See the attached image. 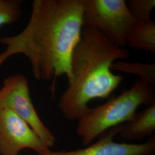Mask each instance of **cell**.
<instances>
[{
  "mask_svg": "<svg viewBox=\"0 0 155 155\" xmlns=\"http://www.w3.org/2000/svg\"><path fill=\"white\" fill-rule=\"evenodd\" d=\"M83 27L93 29L114 45L125 48L134 22L124 0H82Z\"/></svg>",
  "mask_w": 155,
  "mask_h": 155,
  "instance_id": "277c9868",
  "label": "cell"
},
{
  "mask_svg": "<svg viewBox=\"0 0 155 155\" xmlns=\"http://www.w3.org/2000/svg\"><path fill=\"white\" fill-rule=\"evenodd\" d=\"M155 130V103L148 106L144 110L136 113L119 132L124 140H139L151 137Z\"/></svg>",
  "mask_w": 155,
  "mask_h": 155,
  "instance_id": "ba28073f",
  "label": "cell"
},
{
  "mask_svg": "<svg viewBox=\"0 0 155 155\" xmlns=\"http://www.w3.org/2000/svg\"><path fill=\"white\" fill-rule=\"evenodd\" d=\"M129 55L125 48L114 45L94 29L84 28L71 56V80L58 102L67 120L81 119L91 110V101L109 97L123 81L122 75L111 71V65Z\"/></svg>",
  "mask_w": 155,
  "mask_h": 155,
  "instance_id": "7a4b0ae2",
  "label": "cell"
},
{
  "mask_svg": "<svg viewBox=\"0 0 155 155\" xmlns=\"http://www.w3.org/2000/svg\"><path fill=\"white\" fill-rule=\"evenodd\" d=\"M153 103L154 88L137 79L130 88L111 97L105 104L91 108L78 120L77 133L84 145H89L106 130L129 121L139 106H148Z\"/></svg>",
  "mask_w": 155,
  "mask_h": 155,
  "instance_id": "3957f363",
  "label": "cell"
},
{
  "mask_svg": "<svg viewBox=\"0 0 155 155\" xmlns=\"http://www.w3.org/2000/svg\"><path fill=\"white\" fill-rule=\"evenodd\" d=\"M128 10L134 21L150 20V14L155 7V0H129Z\"/></svg>",
  "mask_w": 155,
  "mask_h": 155,
  "instance_id": "8fae6325",
  "label": "cell"
},
{
  "mask_svg": "<svg viewBox=\"0 0 155 155\" xmlns=\"http://www.w3.org/2000/svg\"><path fill=\"white\" fill-rule=\"evenodd\" d=\"M25 148L39 155L50 149L27 122L12 111L0 109V155H18Z\"/></svg>",
  "mask_w": 155,
  "mask_h": 155,
  "instance_id": "8992f818",
  "label": "cell"
},
{
  "mask_svg": "<svg viewBox=\"0 0 155 155\" xmlns=\"http://www.w3.org/2000/svg\"><path fill=\"white\" fill-rule=\"evenodd\" d=\"M82 0H34L26 27L14 36L0 39L6 45L0 54V67L11 56H25L39 81H56L66 75L71 80V59L83 27Z\"/></svg>",
  "mask_w": 155,
  "mask_h": 155,
  "instance_id": "6da1fadb",
  "label": "cell"
},
{
  "mask_svg": "<svg viewBox=\"0 0 155 155\" xmlns=\"http://www.w3.org/2000/svg\"><path fill=\"white\" fill-rule=\"evenodd\" d=\"M127 44L133 50L155 54V24L151 19L134 21L127 38Z\"/></svg>",
  "mask_w": 155,
  "mask_h": 155,
  "instance_id": "9c48e42d",
  "label": "cell"
},
{
  "mask_svg": "<svg viewBox=\"0 0 155 155\" xmlns=\"http://www.w3.org/2000/svg\"><path fill=\"white\" fill-rule=\"evenodd\" d=\"M121 125L102 133L94 144L81 150L54 152L50 149L40 155H153L155 152V135L142 144L118 143L114 137L120 132Z\"/></svg>",
  "mask_w": 155,
  "mask_h": 155,
  "instance_id": "52a82bcc",
  "label": "cell"
},
{
  "mask_svg": "<svg viewBox=\"0 0 155 155\" xmlns=\"http://www.w3.org/2000/svg\"><path fill=\"white\" fill-rule=\"evenodd\" d=\"M21 1L0 0V27L17 21L21 13Z\"/></svg>",
  "mask_w": 155,
  "mask_h": 155,
  "instance_id": "7c38bea8",
  "label": "cell"
},
{
  "mask_svg": "<svg viewBox=\"0 0 155 155\" xmlns=\"http://www.w3.org/2000/svg\"><path fill=\"white\" fill-rule=\"evenodd\" d=\"M0 109L12 111L27 122L48 148L54 145L55 137L38 116L24 75L17 74L4 79L0 89Z\"/></svg>",
  "mask_w": 155,
  "mask_h": 155,
  "instance_id": "5b68a950",
  "label": "cell"
},
{
  "mask_svg": "<svg viewBox=\"0 0 155 155\" xmlns=\"http://www.w3.org/2000/svg\"><path fill=\"white\" fill-rule=\"evenodd\" d=\"M111 70L131 74L139 77V79L147 84H155V63H141L139 62L118 61L113 63Z\"/></svg>",
  "mask_w": 155,
  "mask_h": 155,
  "instance_id": "30bf717a",
  "label": "cell"
}]
</instances>
